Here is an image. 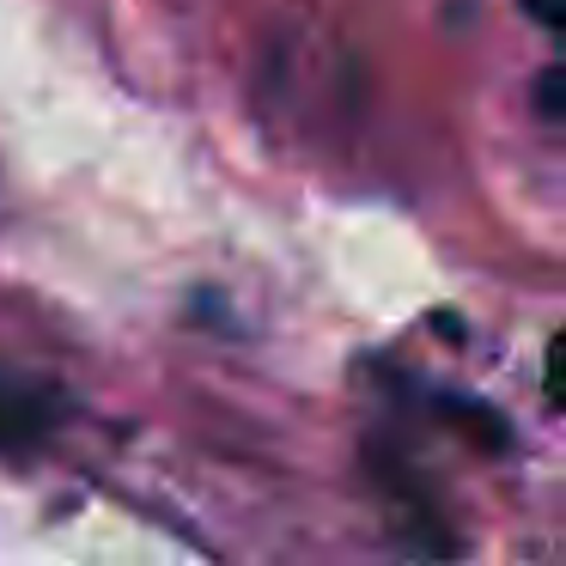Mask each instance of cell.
Returning a JSON list of instances; mask_svg holds the SVG:
<instances>
[{
  "instance_id": "cell-1",
  "label": "cell",
  "mask_w": 566,
  "mask_h": 566,
  "mask_svg": "<svg viewBox=\"0 0 566 566\" xmlns=\"http://www.w3.org/2000/svg\"><path fill=\"white\" fill-rule=\"evenodd\" d=\"M43 432H50V396L0 366V451H19Z\"/></svg>"
},
{
  "instance_id": "cell-2",
  "label": "cell",
  "mask_w": 566,
  "mask_h": 566,
  "mask_svg": "<svg viewBox=\"0 0 566 566\" xmlns=\"http://www.w3.org/2000/svg\"><path fill=\"white\" fill-rule=\"evenodd\" d=\"M542 123L560 128V67H548V74H542Z\"/></svg>"
},
{
  "instance_id": "cell-3",
  "label": "cell",
  "mask_w": 566,
  "mask_h": 566,
  "mask_svg": "<svg viewBox=\"0 0 566 566\" xmlns=\"http://www.w3.org/2000/svg\"><path fill=\"white\" fill-rule=\"evenodd\" d=\"M530 7H536V19L548 31H566V19H560V7H554V0H530Z\"/></svg>"
}]
</instances>
